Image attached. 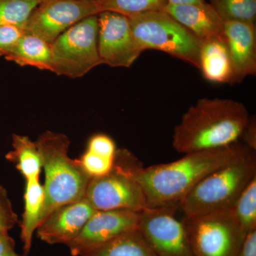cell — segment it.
Masks as SVG:
<instances>
[{"label":"cell","instance_id":"obj_13","mask_svg":"<svg viewBox=\"0 0 256 256\" xmlns=\"http://www.w3.org/2000/svg\"><path fill=\"white\" fill-rule=\"evenodd\" d=\"M96 210L85 196L54 210L36 229L42 242L68 246L82 232Z\"/></svg>","mask_w":256,"mask_h":256},{"label":"cell","instance_id":"obj_23","mask_svg":"<svg viewBox=\"0 0 256 256\" xmlns=\"http://www.w3.org/2000/svg\"><path fill=\"white\" fill-rule=\"evenodd\" d=\"M232 210L244 233L256 230V176L242 192Z\"/></svg>","mask_w":256,"mask_h":256},{"label":"cell","instance_id":"obj_19","mask_svg":"<svg viewBox=\"0 0 256 256\" xmlns=\"http://www.w3.org/2000/svg\"><path fill=\"white\" fill-rule=\"evenodd\" d=\"M79 256H156L138 229L121 234Z\"/></svg>","mask_w":256,"mask_h":256},{"label":"cell","instance_id":"obj_33","mask_svg":"<svg viewBox=\"0 0 256 256\" xmlns=\"http://www.w3.org/2000/svg\"><path fill=\"white\" fill-rule=\"evenodd\" d=\"M2 256H22L20 255V254H18V252H15V250H10V252H6V254H4V255Z\"/></svg>","mask_w":256,"mask_h":256},{"label":"cell","instance_id":"obj_31","mask_svg":"<svg viewBox=\"0 0 256 256\" xmlns=\"http://www.w3.org/2000/svg\"><path fill=\"white\" fill-rule=\"evenodd\" d=\"M15 242L9 234L0 232V256L10 250H14Z\"/></svg>","mask_w":256,"mask_h":256},{"label":"cell","instance_id":"obj_16","mask_svg":"<svg viewBox=\"0 0 256 256\" xmlns=\"http://www.w3.org/2000/svg\"><path fill=\"white\" fill-rule=\"evenodd\" d=\"M200 70L208 82L232 84L233 70L224 36L202 41Z\"/></svg>","mask_w":256,"mask_h":256},{"label":"cell","instance_id":"obj_6","mask_svg":"<svg viewBox=\"0 0 256 256\" xmlns=\"http://www.w3.org/2000/svg\"><path fill=\"white\" fill-rule=\"evenodd\" d=\"M98 14L84 18L50 44L52 72L82 78L102 64L98 46Z\"/></svg>","mask_w":256,"mask_h":256},{"label":"cell","instance_id":"obj_11","mask_svg":"<svg viewBox=\"0 0 256 256\" xmlns=\"http://www.w3.org/2000/svg\"><path fill=\"white\" fill-rule=\"evenodd\" d=\"M98 46L102 64L129 68L143 50L133 36L129 18L114 12L98 14Z\"/></svg>","mask_w":256,"mask_h":256},{"label":"cell","instance_id":"obj_3","mask_svg":"<svg viewBox=\"0 0 256 256\" xmlns=\"http://www.w3.org/2000/svg\"><path fill=\"white\" fill-rule=\"evenodd\" d=\"M36 142L45 172L41 224L56 208L84 198L92 178L80 160L68 156L70 141L68 136L46 130Z\"/></svg>","mask_w":256,"mask_h":256},{"label":"cell","instance_id":"obj_12","mask_svg":"<svg viewBox=\"0 0 256 256\" xmlns=\"http://www.w3.org/2000/svg\"><path fill=\"white\" fill-rule=\"evenodd\" d=\"M140 212L129 210H96L82 232L67 246L73 256L99 246L121 234L138 229Z\"/></svg>","mask_w":256,"mask_h":256},{"label":"cell","instance_id":"obj_34","mask_svg":"<svg viewBox=\"0 0 256 256\" xmlns=\"http://www.w3.org/2000/svg\"><path fill=\"white\" fill-rule=\"evenodd\" d=\"M86 1L96 2H98L100 0H86Z\"/></svg>","mask_w":256,"mask_h":256},{"label":"cell","instance_id":"obj_32","mask_svg":"<svg viewBox=\"0 0 256 256\" xmlns=\"http://www.w3.org/2000/svg\"><path fill=\"white\" fill-rule=\"evenodd\" d=\"M168 4L182 5L201 4L205 2V0H166Z\"/></svg>","mask_w":256,"mask_h":256},{"label":"cell","instance_id":"obj_26","mask_svg":"<svg viewBox=\"0 0 256 256\" xmlns=\"http://www.w3.org/2000/svg\"><path fill=\"white\" fill-rule=\"evenodd\" d=\"M18 223V214L13 210L8 191L0 185V232L9 234Z\"/></svg>","mask_w":256,"mask_h":256},{"label":"cell","instance_id":"obj_21","mask_svg":"<svg viewBox=\"0 0 256 256\" xmlns=\"http://www.w3.org/2000/svg\"><path fill=\"white\" fill-rule=\"evenodd\" d=\"M208 3L224 22L256 24V0H210Z\"/></svg>","mask_w":256,"mask_h":256},{"label":"cell","instance_id":"obj_2","mask_svg":"<svg viewBox=\"0 0 256 256\" xmlns=\"http://www.w3.org/2000/svg\"><path fill=\"white\" fill-rule=\"evenodd\" d=\"M250 118L239 101L200 99L174 128L173 148L185 154L232 146L242 138Z\"/></svg>","mask_w":256,"mask_h":256},{"label":"cell","instance_id":"obj_4","mask_svg":"<svg viewBox=\"0 0 256 256\" xmlns=\"http://www.w3.org/2000/svg\"><path fill=\"white\" fill-rule=\"evenodd\" d=\"M256 176L255 151L244 144L233 159L204 176L180 203L185 216L232 210Z\"/></svg>","mask_w":256,"mask_h":256},{"label":"cell","instance_id":"obj_29","mask_svg":"<svg viewBox=\"0 0 256 256\" xmlns=\"http://www.w3.org/2000/svg\"><path fill=\"white\" fill-rule=\"evenodd\" d=\"M237 256H256V230L246 235Z\"/></svg>","mask_w":256,"mask_h":256},{"label":"cell","instance_id":"obj_25","mask_svg":"<svg viewBox=\"0 0 256 256\" xmlns=\"http://www.w3.org/2000/svg\"><path fill=\"white\" fill-rule=\"evenodd\" d=\"M114 159L86 150L79 160L88 174L94 178L108 174L114 168Z\"/></svg>","mask_w":256,"mask_h":256},{"label":"cell","instance_id":"obj_27","mask_svg":"<svg viewBox=\"0 0 256 256\" xmlns=\"http://www.w3.org/2000/svg\"><path fill=\"white\" fill-rule=\"evenodd\" d=\"M24 34V30L20 26H0V57L10 54Z\"/></svg>","mask_w":256,"mask_h":256},{"label":"cell","instance_id":"obj_20","mask_svg":"<svg viewBox=\"0 0 256 256\" xmlns=\"http://www.w3.org/2000/svg\"><path fill=\"white\" fill-rule=\"evenodd\" d=\"M12 144V150L6 153V160L14 164L26 181L40 178L42 164L36 142L28 136L14 134Z\"/></svg>","mask_w":256,"mask_h":256},{"label":"cell","instance_id":"obj_22","mask_svg":"<svg viewBox=\"0 0 256 256\" xmlns=\"http://www.w3.org/2000/svg\"><path fill=\"white\" fill-rule=\"evenodd\" d=\"M100 13L114 12L128 18L154 11H164L166 0H100L97 2Z\"/></svg>","mask_w":256,"mask_h":256},{"label":"cell","instance_id":"obj_18","mask_svg":"<svg viewBox=\"0 0 256 256\" xmlns=\"http://www.w3.org/2000/svg\"><path fill=\"white\" fill-rule=\"evenodd\" d=\"M24 212L20 223L21 240L23 244L24 256L31 252L32 239L40 224L44 202V190L40 178L26 181L24 193Z\"/></svg>","mask_w":256,"mask_h":256},{"label":"cell","instance_id":"obj_10","mask_svg":"<svg viewBox=\"0 0 256 256\" xmlns=\"http://www.w3.org/2000/svg\"><path fill=\"white\" fill-rule=\"evenodd\" d=\"M85 197L96 210L142 212L148 208L140 185L114 166L108 174L92 178Z\"/></svg>","mask_w":256,"mask_h":256},{"label":"cell","instance_id":"obj_1","mask_svg":"<svg viewBox=\"0 0 256 256\" xmlns=\"http://www.w3.org/2000/svg\"><path fill=\"white\" fill-rule=\"evenodd\" d=\"M244 146L236 142L188 153L176 161L148 168L128 150L120 149L114 166L140 185L148 207L176 206L202 178L233 159Z\"/></svg>","mask_w":256,"mask_h":256},{"label":"cell","instance_id":"obj_15","mask_svg":"<svg viewBox=\"0 0 256 256\" xmlns=\"http://www.w3.org/2000/svg\"><path fill=\"white\" fill-rule=\"evenodd\" d=\"M164 11L201 41L224 37V22L206 1L201 4H168Z\"/></svg>","mask_w":256,"mask_h":256},{"label":"cell","instance_id":"obj_5","mask_svg":"<svg viewBox=\"0 0 256 256\" xmlns=\"http://www.w3.org/2000/svg\"><path fill=\"white\" fill-rule=\"evenodd\" d=\"M133 36L143 52L156 50L200 68L202 41L164 11L128 18Z\"/></svg>","mask_w":256,"mask_h":256},{"label":"cell","instance_id":"obj_14","mask_svg":"<svg viewBox=\"0 0 256 256\" xmlns=\"http://www.w3.org/2000/svg\"><path fill=\"white\" fill-rule=\"evenodd\" d=\"M224 36L233 70L232 84L256 74V24L224 22Z\"/></svg>","mask_w":256,"mask_h":256},{"label":"cell","instance_id":"obj_28","mask_svg":"<svg viewBox=\"0 0 256 256\" xmlns=\"http://www.w3.org/2000/svg\"><path fill=\"white\" fill-rule=\"evenodd\" d=\"M106 158L114 159L117 148L114 141L106 134H96L90 138L88 144V150Z\"/></svg>","mask_w":256,"mask_h":256},{"label":"cell","instance_id":"obj_30","mask_svg":"<svg viewBox=\"0 0 256 256\" xmlns=\"http://www.w3.org/2000/svg\"><path fill=\"white\" fill-rule=\"evenodd\" d=\"M242 139L248 148L256 151V124L255 118H250L248 124L242 134Z\"/></svg>","mask_w":256,"mask_h":256},{"label":"cell","instance_id":"obj_8","mask_svg":"<svg viewBox=\"0 0 256 256\" xmlns=\"http://www.w3.org/2000/svg\"><path fill=\"white\" fill-rule=\"evenodd\" d=\"M175 207H148L140 212L138 230L156 256H194Z\"/></svg>","mask_w":256,"mask_h":256},{"label":"cell","instance_id":"obj_17","mask_svg":"<svg viewBox=\"0 0 256 256\" xmlns=\"http://www.w3.org/2000/svg\"><path fill=\"white\" fill-rule=\"evenodd\" d=\"M4 58L20 66L34 67L52 72L50 44L30 34L25 33Z\"/></svg>","mask_w":256,"mask_h":256},{"label":"cell","instance_id":"obj_7","mask_svg":"<svg viewBox=\"0 0 256 256\" xmlns=\"http://www.w3.org/2000/svg\"><path fill=\"white\" fill-rule=\"evenodd\" d=\"M194 256H237L246 234L232 210L182 220Z\"/></svg>","mask_w":256,"mask_h":256},{"label":"cell","instance_id":"obj_9","mask_svg":"<svg viewBox=\"0 0 256 256\" xmlns=\"http://www.w3.org/2000/svg\"><path fill=\"white\" fill-rule=\"evenodd\" d=\"M100 13L96 2L86 0H43L30 15L25 33L52 44L68 28L84 18Z\"/></svg>","mask_w":256,"mask_h":256},{"label":"cell","instance_id":"obj_24","mask_svg":"<svg viewBox=\"0 0 256 256\" xmlns=\"http://www.w3.org/2000/svg\"><path fill=\"white\" fill-rule=\"evenodd\" d=\"M43 0H0V26L24 28L30 15Z\"/></svg>","mask_w":256,"mask_h":256}]
</instances>
